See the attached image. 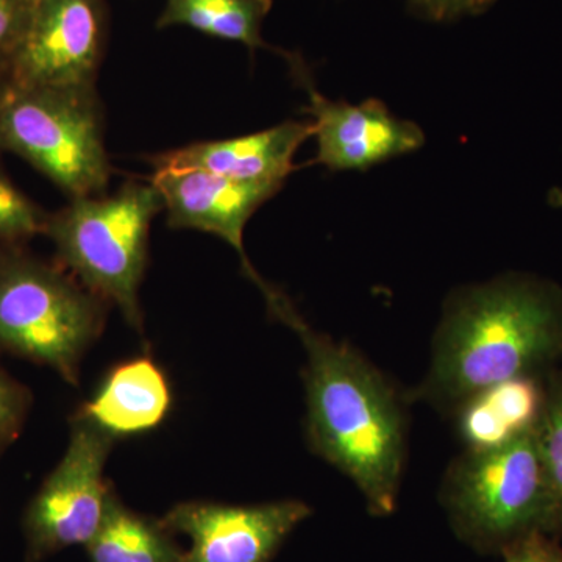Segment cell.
I'll list each match as a JSON object with an SVG mask.
<instances>
[{"mask_svg":"<svg viewBox=\"0 0 562 562\" xmlns=\"http://www.w3.org/2000/svg\"><path fill=\"white\" fill-rule=\"evenodd\" d=\"M265 299L273 317L290 327L305 349L310 449L353 482L372 516H391L408 454L406 391L350 344L333 341L310 327L277 288Z\"/></svg>","mask_w":562,"mask_h":562,"instance_id":"6da1fadb","label":"cell"},{"mask_svg":"<svg viewBox=\"0 0 562 562\" xmlns=\"http://www.w3.org/2000/svg\"><path fill=\"white\" fill-rule=\"evenodd\" d=\"M562 360V288L508 273L453 292L432 338L427 375L406 391L450 416L476 392L542 379Z\"/></svg>","mask_w":562,"mask_h":562,"instance_id":"7a4b0ae2","label":"cell"},{"mask_svg":"<svg viewBox=\"0 0 562 562\" xmlns=\"http://www.w3.org/2000/svg\"><path fill=\"white\" fill-rule=\"evenodd\" d=\"M165 210L151 183L122 184L114 194L69 199L47 216L44 236L58 261L74 279L121 310L136 330H143L139 288L147 266L155 216Z\"/></svg>","mask_w":562,"mask_h":562,"instance_id":"3957f363","label":"cell"},{"mask_svg":"<svg viewBox=\"0 0 562 562\" xmlns=\"http://www.w3.org/2000/svg\"><path fill=\"white\" fill-rule=\"evenodd\" d=\"M535 430L494 449L462 450L443 473L439 501L458 538L479 552L502 553L532 532L553 535Z\"/></svg>","mask_w":562,"mask_h":562,"instance_id":"277c9868","label":"cell"},{"mask_svg":"<svg viewBox=\"0 0 562 562\" xmlns=\"http://www.w3.org/2000/svg\"><path fill=\"white\" fill-rule=\"evenodd\" d=\"M105 301L58 266L0 250V349L79 382L85 351L98 338Z\"/></svg>","mask_w":562,"mask_h":562,"instance_id":"5b68a950","label":"cell"},{"mask_svg":"<svg viewBox=\"0 0 562 562\" xmlns=\"http://www.w3.org/2000/svg\"><path fill=\"white\" fill-rule=\"evenodd\" d=\"M0 149L31 162L69 199L105 194L111 165L95 88L0 81Z\"/></svg>","mask_w":562,"mask_h":562,"instance_id":"8992f818","label":"cell"},{"mask_svg":"<svg viewBox=\"0 0 562 562\" xmlns=\"http://www.w3.org/2000/svg\"><path fill=\"white\" fill-rule=\"evenodd\" d=\"M114 439L87 417H74L65 454L25 512L31 562L88 546L98 535L111 498L103 473Z\"/></svg>","mask_w":562,"mask_h":562,"instance_id":"52a82bcc","label":"cell"},{"mask_svg":"<svg viewBox=\"0 0 562 562\" xmlns=\"http://www.w3.org/2000/svg\"><path fill=\"white\" fill-rule=\"evenodd\" d=\"M106 35L105 0H38L5 79L27 87L95 88Z\"/></svg>","mask_w":562,"mask_h":562,"instance_id":"ba28073f","label":"cell"},{"mask_svg":"<svg viewBox=\"0 0 562 562\" xmlns=\"http://www.w3.org/2000/svg\"><path fill=\"white\" fill-rule=\"evenodd\" d=\"M281 55L286 58L295 83L308 94V105L303 113L313 116L317 139L314 165L325 166L330 171H366L417 150L424 144V133L414 122L398 120L376 99L350 105L324 98L301 55L290 52H281Z\"/></svg>","mask_w":562,"mask_h":562,"instance_id":"9c48e42d","label":"cell"},{"mask_svg":"<svg viewBox=\"0 0 562 562\" xmlns=\"http://www.w3.org/2000/svg\"><path fill=\"white\" fill-rule=\"evenodd\" d=\"M310 516L312 508L299 501L246 506L191 502L173 506L161 525L191 539L183 562H271Z\"/></svg>","mask_w":562,"mask_h":562,"instance_id":"30bf717a","label":"cell"},{"mask_svg":"<svg viewBox=\"0 0 562 562\" xmlns=\"http://www.w3.org/2000/svg\"><path fill=\"white\" fill-rule=\"evenodd\" d=\"M150 183L157 188L172 228L211 233L231 244L241 266L261 292L269 288L244 250V228L262 203L283 187L246 183L202 169L155 168Z\"/></svg>","mask_w":562,"mask_h":562,"instance_id":"8fae6325","label":"cell"},{"mask_svg":"<svg viewBox=\"0 0 562 562\" xmlns=\"http://www.w3.org/2000/svg\"><path fill=\"white\" fill-rule=\"evenodd\" d=\"M310 136H314L312 121L283 122L251 135L203 140L165 151L155 157L151 165L155 168L202 169L246 183L283 187L295 169V151Z\"/></svg>","mask_w":562,"mask_h":562,"instance_id":"7c38bea8","label":"cell"},{"mask_svg":"<svg viewBox=\"0 0 562 562\" xmlns=\"http://www.w3.org/2000/svg\"><path fill=\"white\" fill-rule=\"evenodd\" d=\"M171 402L165 373L149 358H138L114 368L79 414L113 438H122L160 425Z\"/></svg>","mask_w":562,"mask_h":562,"instance_id":"4fadbf2b","label":"cell"},{"mask_svg":"<svg viewBox=\"0 0 562 562\" xmlns=\"http://www.w3.org/2000/svg\"><path fill=\"white\" fill-rule=\"evenodd\" d=\"M543 403L542 379H519L476 392L450 414L464 450H487L535 430Z\"/></svg>","mask_w":562,"mask_h":562,"instance_id":"5bb4252c","label":"cell"},{"mask_svg":"<svg viewBox=\"0 0 562 562\" xmlns=\"http://www.w3.org/2000/svg\"><path fill=\"white\" fill-rule=\"evenodd\" d=\"M272 0H166L158 29L188 27L211 38L241 43L254 54L269 47L262 22Z\"/></svg>","mask_w":562,"mask_h":562,"instance_id":"9a60e30c","label":"cell"},{"mask_svg":"<svg viewBox=\"0 0 562 562\" xmlns=\"http://www.w3.org/2000/svg\"><path fill=\"white\" fill-rule=\"evenodd\" d=\"M162 525L151 524L111 495L98 535L88 543L92 562H183Z\"/></svg>","mask_w":562,"mask_h":562,"instance_id":"2e32d148","label":"cell"},{"mask_svg":"<svg viewBox=\"0 0 562 562\" xmlns=\"http://www.w3.org/2000/svg\"><path fill=\"white\" fill-rule=\"evenodd\" d=\"M536 443L553 506V536L562 538V369L543 375V403Z\"/></svg>","mask_w":562,"mask_h":562,"instance_id":"e0dca14e","label":"cell"},{"mask_svg":"<svg viewBox=\"0 0 562 562\" xmlns=\"http://www.w3.org/2000/svg\"><path fill=\"white\" fill-rule=\"evenodd\" d=\"M47 216L0 169V250L21 247L44 235Z\"/></svg>","mask_w":562,"mask_h":562,"instance_id":"ac0fdd59","label":"cell"},{"mask_svg":"<svg viewBox=\"0 0 562 562\" xmlns=\"http://www.w3.org/2000/svg\"><path fill=\"white\" fill-rule=\"evenodd\" d=\"M31 405L27 387L0 368V452L20 436Z\"/></svg>","mask_w":562,"mask_h":562,"instance_id":"d6986e66","label":"cell"},{"mask_svg":"<svg viewBox=\"0 0 562 562\" xmlns=\"http://www.w3.org/2000/svg\"><path fill=\"white\" fill-rule=\"evenodd\" d=\"M35 3L31 0H0V77L7 70L31 21Z\"/></svg>","mask_w":562,"mask_h":562,"instance_id":"ffe728a7","label":"cell"},{"mask_svg":"<svg viewBox=\"0 0 562 562\" xmlns=\"http://www.w3.org/2000/svg\"><path fill=\"white\" fill-rule=\"evenodd\" d=\"M501 554L505 562H562V546L557 536L538 531L513 542Z\"/></svg>","mask_w":562,"mask_h":562,"instance_id":"44dd1931","label":"cell"},{"mask_svg":"<svg viewBox=\"0 0 562 562\" xmlns=\"http://www.w3.org/2000/svg\"><path fill=\"white\" fill-rule=\"evenodd\" d=\"M409 9L427 20L450 22L483 13L497 0H406Z\"/></svg>","mask_w":562,"mask_h":562,"instance_id":"7402d4cb","label":"cell"},{"mask_svg":"<svg viewBox=\"0 0 562 562\" xmlns=\"http://www.w3.org/2000/svg\"><path fill=\"white\" fill-rule=\"evenodd\" d=\"M31 2L35 3V2H38V0H31Z\"/></svg>","mask_w":562,"mask_h":562,"instance_id":"603a6c76","label":"cell"},{"mask_svg":"<svg viewBox=\"0 0 562 562\" xmlns=\"http://www.w3.org/2000/svg\"><path fill=\"white\" fill-rule=\"evenodd\" d=\"M3 77H0V81H2Z\"/></svg>","mask_w":562,"mask_h":562,"instance_id":"cb8c5ba5","label":"cell"}]
</instances>
